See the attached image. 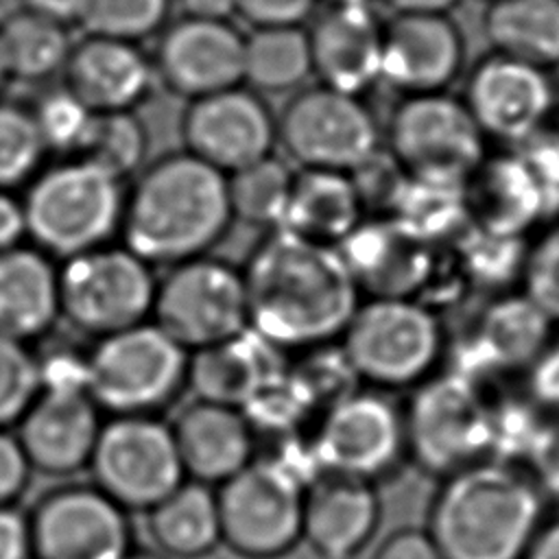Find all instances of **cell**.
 Instances as JSON below:
<instances>
[{"label": "cell", "instance_id": "cell-17", "mask_svg": "<svg viewBox=\"0 0 559 559\" xmlns=\"http://www.w3.org/2000/svg\"><path fill=\"white\" fill-rule=\"evenodd\" d=\"M26 518L33 559H122L133 548L127 511L94 485L50 489Z\"/></svg>", "mask_w": 559, "mask_h": 559}, {"label": "cell", "instance_id": "cell-28", "mask_svg": "<svg viewBox=\"0 0 559 559\" xmlns=\"http://www.w3.org/2000/svg\"><path fill=\"white\" fill-rule=\"evenodd\" d=\"M286 367L282 347L249 325L225 341L194 349L188 386L197 400L240 408L262 382Z\"/></svg>", "mask_w": 559, "mask_h": 559}, {"label": "cell", "instance_id": "cell-11", "mask_svg": "<svg viewBox=\"0 0 559 559\" xmlns=\"http://www.w3.org/2000/svg\"><path fill=\"white\" fill-rule=\"evenodd\" d=\"M306 489L266 459L218 485L221 544L242 559H282L301 542Z\"/></svg>", "mask_w": 559, "mask_h": 559}, {"label": "cell", "instance_id": "cell-50", "mask_svg": "<svg viewBox=\"0 0 559 559\" xmlns=\"http://www.w3.org/2000/svg\"><path fill=\"white\" fill-rule=\"evenodd\" d=\"M515 151L531 166L552 201L559 199V111Z\"/></svg>", "mask_w": 559, "mask_h": 559}, {"label": "cell", "instance_id": "cell-34", "mask_svg": "<svg viewBox=\"0 0 559 559\" xmlns=\"http://www.w3.org/2000/svg\"><path fill=\"white\" fill-rule=\"evenodd\" d=\"M312 76L304 26L251 28L242 46V83L258 94L297 92Z\"/></svg>", "mask_w": 559, "mask_h": 559}, {"label": "cell", "instance_id": "cell-3", "mask_svg": "<svg viewBox=\"0 0 559 559\" xmlns=\"http://www.w3.org/2000/svg\"><path fill=\"white\" fill-rule=\"evenodd\" d=\"M234 216L227 175L190 155L153 159L135 179L122 207L124 247L148 264H179L205 255Z\"/></svg>", "mask_w": 559, "mask_h": 559}, {"label": "cell", "instance_id": "cell-13", "mask_svg": "<svg viewBox=\"0 0 559 559\" xmlns=\"http://www.w3.org/2000/svg\"><path fill=\"white\" fill-rule=\"evenodd\" d=\"M151 317L188 352L225 341L249 328L242 271L207 255L173 264L155 286Z\"/></svg>", "mask_w": 559, "mask_h": 559}, {"label": "cell", "instance_id": "cell-47", "mask_svg": "<svg viewBox=\"0 0 559 559\" xmlns=\"http://www.w3.org/2000/svg\"><path fill=\"white\" fill-rule=\"evenodd\" d=\"M365 216H391L408 181L404 168L384 148V144L349 173Z\"/></svg>", "mask_w": 559, "mask_h": 559}, {"label": "cell", "instance_id": "cell-20", "mask_svg": "<svg viewBox=\"0 0 559 559\" xmlns=\"http://www.w3.org/2000/svg\"><path fill=\"white\" fill-rule=\"evenodd\" d=\"M336 249L360 295L419 299L443 247L417 238L393 216H365Z\"/></svg>", "mask_w": 559, "mask_h": 559}, {"label": "cell", "instance_id": "cell-49", "mask_svg": "<svg viewBox=\"0 0 559 559\" xmlns=\"http://www.w3.org/2000/svg\"><path fill=\"white\" fill-rule=\"evenodd\" d=\"M37 358L39 393H87V354L55 345Z\"/></svg>", "mask_w": 559, "mask_h": 559}, {"label": "cell", "instance_id": "cell-2", "mask_svg": "<svg viewBox=\"0 0 559 559\" xmlns=\"http://www.w3.org/2000/svg\"><path fill=\"white\" fill-rule=\"evenodd\" d=\"M546 520L524 467L483 459L441 478L424 531L445 559H524Z\"/></svg>", "mask_w": 559, "mask_h": 559}, {"label": "cell", "instance_id": "cell-54", "mask_svg": "<svg viewBox=\"0 0 559 559\" xmlns=\"http://www.w3.org/2000/svg\"><path fill=\"white\" fill-rule=\"evenodd\" d=\"M373 559H445L435 542L428 537L424 528H397L389 533L378 550L373 552Z\"/></svg>", "mask_w": 559, "mask_h": 559}, {"label": "cell", "instance_id": "cell-48", "mask_svg": "<svg viewBox=\"0 0 559 559\" xmlns=\"http://www.w3.org/2000/svg\"><path fill=\"white\" fill-rule=\"evenodd\" d=\"M522 467L546 500H559V413H546Z\"/></svg>", "mask_w": 559, "mask_h": 559}, {"label": "cell", "instance_id": "cell-39", "mask_svg": "<svg viewBox=\"0 0 559 559\" xmlns=\"http://www.w3.org/2000/svg\"><path fill=\"white\" fill-rule=\"evenodd\" d=\"M173 7L175 0H85L79 26L90 35L140 44L170 22Z\"/></svg>", "mask_w": 559, "mask_h": 559}, {"label": "cell", "instance_id": "cell-31", "mask_svg": "<svg viewBox=\"0 0 559 559\" xmlns=\"http://www.w3.org/2000/svg\"><path fill=\"white\" fill-rule=\"evenodd\" d=\"M146 528L157 552L168 559H203L221 546L216 491L183 480L146 511Z\"/></svg>", "mask_w": 559, "mask_h": 559}, {"label": "cell", "instance_id": "cell-26", "mask_svg": "<svg viewBox=\"0 0 559 559\" xmlns=\"http://www.w3.org/2000/svg\"><path fill=\"white\" fill-rule=\"evenodd\" d=\"M17 441L33 469L68 476L90 465L98 432V406L87 393H39L22 415Z\"/></svg>", "mask_w": 559, "mask_h": 559}, {"label": "cell", "instance_id": "cell-60", "mask_svg": "<svg viewBox=\"0 0 559 559\" xmlns=\"http://www.w3.org/2000/svg\"><path fill=\"white\" fill-rule=\"evenodd\" d=\"M461 0H384L393 13H413V15H450Z\"/></svg>", "mask_w": 559, "mask_h": 559}, {"label": "cell", "instance_id": "cell-46", "mask_svg": "<svg viewBox=\"0 0 559 559\" xmlns=\"http://www.w3.org/2000/svg\"><path fill=\"white\" fill-rule=\"evenodd\" d=\"M37 395V358L26 343L0 336V430L17 424Z\"/></svg>", "mask_w": 559, "mask_h": 559}, {"label": "cell", "instance_id": "cell-19", "mask_svg": "<svg viewBox=\"0 0 559 559\" xmlns=\"http://www.w3.org/2000/svg\"><path fill=\"white\" fill-rule=\"evenodd\" d=\"M155 37L151 52L155 79L170 94L194 100L242 85L245 35L231 20L181 15Z\"/></svg>", "mask_w": 559, "mask_h": 559}, {"label": "cell", "instance_id": "cell-45", "mask_svg": "<svg viewBox=\"0 0 559 559\" xmlns=\"http://www.w3.org/2000/svg\"><path fill=\"white\" fill-rule=\"evenodd\" d=\"M520 290L559 325V214L531 236Z\"/></svg>", "mask_w": 559, "mask_h": 559}, {"label": "cell", "instance_id": "cell-14", "mask_svg": "<svg viewBox=\"0 0 559 559\" xmlns=\"http://www.w3.org/2000/svg\"><path fill=\"white\" fill-rule=\"evenodd\" d=\"M90 469L94 487L127 513H146L186 480L170 424L153 415H116L103 424Z\"/></svg>", "mask_w": 559, "mask_h": 559}, {"label": "cell", "instance_id": "cell-16", "mask_svg": "<svg viewBox=\"0 0 559 559\" xmlns=\"http://www.w3.org/2000/svg\"><path fill=\"white\" fill-rule=\"evenodd\" d=\"M461 98L489 142L515 148L559 111V76L491 50L467 70Z\"/></svg>", "mask_w": 559, "mask_h": 559}, {"label": "cell", "instance_id": "cell-27", "mask_svg": "<svg viewBox=\"0 0 559 559\" xmlns=\"http://www.w3.org/2000/svg\"><path fill=\"white\" fill-rule=\"evenodd\" d=\"M170 430L188 480L221 485L253 461L255 432L240 408L194 397Z\"/></svg>", "mask_w": 559, "mask_h": 559}, {"label": "cell", "instance_id": "cell-35", "mask_svg": "<svg viewBox=\"0 0 559 559\" xmlns=\"http://www.w3.org/2000/svg\"><path fill=\"white\" fill-rule=\"evenodd\" d=\"M531 238H507L467 227L448 249L469 290L491 297L520 288Z\"/></svg>", "mask_w": 559, "mask_h": 559}, {"label": "cell", "instance_id": "cell-9", "mask_svg": "<svg viewBox=\"0 0 559 559\" xmlns=\"http://www.w3.org/2000/svg\"><path fill=\"white\" fill-rule=\"evenodd\" d=\"M382 144L378 116L362 96L319 83L297 90L277 114V146L299 168L352 173Z\"/></svg>", "mask_w": 559, "mask_h": 559}, {"label": "cell", "instance_id": "cell-56", "mask_svg": "<svg viewBox=\"0 0 559 559\" xmlns=\"http://www.w3.org/2000/svg\"><path fill=\"white\" fill-rule=\"evenodd\" d=\"M26 236L24 205L9 190H0V253L20 247Z\"/></svg>", "mask_w": 559, "mask_h": 559}, {"label": "cell", "instance_id": "cell-30", "mask_svg": "<svg viewBox=\"0 0 559 559\" xmlns=\"http://www.w3.org/2000/svg\"><path fill=\"white\" fill-rule=\"evenodd\" d=\"M365 218L349 173L301 168L295 173L280 229L336 247Z\"/></svg>", "mask_w": 559, "mask_h": 559}, {"label": "cell", "instance_id": "cell-1", "mask_svg": "<svg viewBox=\"0 0 559 559\" xmlns=\"http://www.w3.org/2000/svg\"><path fill=\"white\" fill-rule=\"evenodd\" d=\"M249 325L282 349L341 338L362 301L336 247L273 229L245 271Z\"/></svg>", "mask_w": 559, "mask_h": 559}, {"label": "cell", "instance_id": "cell-33", "mask_svg": "<svg viewBox=\"0 0 559 559\" xmlns=\"http://www.w3.org/2000/svg\"><path fill=\"white\" fill-rule=\"evenodd\" d=\"M72 46L68 26L26 9H15L0 20V57L7 79L46 83L63 74Z\"/></svg>", "mask_w": 559, "mask_h": 559}, {"label": "cell", "instance_id": "cell-62", "mask_svg": "<svg viewBox=\"0 0 559 559\" xmlns=\"http://www.w3.org/2000/svg\"><path fill=\"white\" fill-rule=\"evenodd\" d=\"M9 79H7V72H4V63H2V57H0V90H2V85L7 83Z\"/></svg>", "mask_w": 559, "mask_h": 559}, {"label": "cell", "instance_id": "cell-44", "mask_svg": "<svg viewBox=\"0 0 559 559\" xmlns=\"http://www.w3.org/2000/svg\"><path fill=\"white\" fill-rule=\"evenodd\" d=\"M544 417L546 413L526 393L491 400L489 459L522 467Z\"/></svg>", "mask_w": 559, "mask_h": 559}, {"label": "cell", "instance_id": "cell-10", "mask_svg": "<svg viewBox=\"0 0 559 559\" xmlns=\"http://www.w3.org/2000/svg\"><path fill=\"white\" fill-rule=\"evenodd\" d=\"M148 262L127 247H96L66 260L59 271V317L92 336L148 321L155 299Z\"/></svg>", "mask_w": 559, "mask_h": 559}, {"label": "cell", "instance_id": "cell-24", "mask_svg": "<svg viewBox=\"0 0 559 559\" xmlns=\"http://www.w3.org/2000/svg\"><path fill=\"white\" fill-rule=\"evenodd\" d=\"M155 83L151 55L140 44L103 35L74 41L63 68V85L94 114L135 111Z\"/></svg>", "mask_w": 559, "mask_h": 559}, {"label": "cell", "instance_id": "cell-43", "mask_svg": "<svg viewBox=\"0 0 559 559\" xmlns=\"http://www.w3.org/2000/svg\"><path fill=\"white\" fill-rule=\"evenodd\" d=\"M46 146L31 107L0 100V190L31 179L44 159Z\"/></svg>", "mask_w": 559, "mask_h": 559}, {"label": "cell", "instance_id": "cell-29", "mask_svg": "<svg viewBox=\"0 0 559 559\" xmlns=\"http://www.w3.org/2000/svg\"><path fill=\"white\" fill-rule=\"evenodd\" d=\"M59 319V271L37 249L0 253V336L26 343Z\"/></svg>", "mask_w": 559, "mask_h": 559}, {"label": "cell", "instance_id": "cell-38", "mask_svg": "<svg viewBox=\"0 0 559 559\" xmlns=\"http://www.w3.org/2000/svg\"><path fill=\"white\" fill-rule=\"evenodd\" d=\"M148 131L135 111L96 114L85 146L76 157H83L116 179L133 175L146 159Z\"/></svg>", "mask_w": 559, "mask_h": 559}, {"label": "cell", "instance_id": "cell-63", "mask_svg": "<svg viewBox=\"0 0 559 559\" xmlns=\"http://www.w3.org/2000/svg\"><path fill=\"white\" fill-rule=\"evenodd\" d=\"M330 2H362V4H373V0H330Z\"/></svg>", "mask_w": 559, "mask_h": 559}, {"label": "cell", "instance_id": "cell-32", "mask_svg": "<svg viewBox=\"0 0 559 559\" xmlns=\"http://www.w3.org/2000/svg\"><path fill=\"white\" fill-rule=\"evenodd\" d=\"M493 52L542 68H559V0H496L483 13Z\"/></svg>", "mask_w": 559, "mask_h": 559}, {"label": "cell", "instance_id": "cell-22", "mask_svg": "<svg viewBox=\"0 0 559 559\" xmlns=\"http://www.w3.org/2000/svg\"><path fill=\"white\" fill-rule=\"evenodd\" d=\"M306 35L319 85L362 98L380 85L384 20L373 4L328 2Z\"/></svg>", "mask_w": 559, "mask_h": 559}, {"label": "cell", "instance_id": "cell-15", "mask_svg": "<svg viewBox=\"0 0 559 559\" xmlns=\"http://www.w3.org/2000/svg\"><path fill=\"white\" fill-rule=\"evenodd\" d=\"M555 328L524 290L493 295L459 336H448L441 369L487 389L498 378L524 373L555 338Z\"/></svg>", "mask_w": 559, "mask_h": 559}, {"label": "cell", "instance_id": "cell-53", "mask_svg": "<svg viewBox=\"0 0 559 559\" xmlns=\"http://www.w3.org/2000/svg\"><path fill=\"white\" fill-rule=\"evenodd\" d=\"M31 463L17 437L0 430V507L13 504L31 483Z\"/></svg>", "mask_w": 559, "mask_h": 559}, {"label": "cell", "instance_id": "cell-59", "mask_svg": "<svg viewBox=\"0 0 559 559\" xmlns=\"http://www.w3.org/2000/svg\"><path fill=\"white\" fill-rule=\"evenodd\" d=\"M524 559H559V518H548Z\"/></svg>", "mask_w": 559, "mask_h": 559}, {"label": "cell", "instance_id": "cell-23", "mask_svg": "<svg viewBox=\"0 0 559 559\" xmlns=\"http://www.w3.org/2000/svg\"><path fill=\"white\" fill-rule=\"evenodd\" d=\"M463 190L469 225L485 234L531 238L555 216L552 197L515 148L489 151Z\"/></svg>", "mask_w": 559, "mask_h": 559}, {"label": "cell", "instance_id": "cell-4", "mask_svg": "<svg viewBox=\"0 0 559 559\" xmlns=\"http://www.w3.org/2000/svg\"><path fill=\"white\" fill-rule=\"evenodd\" d=\"M362 386L415 389L443 365L448 330L439 310L411 297H367L341 334Z\"/></svg>", "mask_w": 559, "mask_h": 559}, {"label": "cell", "instance_id": "cell-41", "mask_svg": "<svg viewBox=\"0 0 559 559\" xmlns=\"http://www.w3.org/2000/svg\"><path fill=\"white\" fill-rule=\"evenodd\" d=\"M288 371L308 397L314 413H323L325 408L362 386L341 343L308 347L306 354L293 367H288Z\"/></svg>", "mask_w": 559, "mask_h": 559}, {"label": "cell", "instance_id": "cell-64", "mask_svg": "<svg viewBox=\"0 0 559 559\" xmlns=\"http://www.w3.org/2000/svg\"><path fill=\"white\" fill-rule=\"evenodd\" d=\"M483 2H485V4H489V2H496V0H483Z\"/></svg>", "mask_w": 559, "mask_h": 559}, {"label": "cell", "instance_id": "cell-25", "mask_svg": "<svg viewBox=\"0 0 559 559\" xmlns=\"http://www.w3.org/2000/svg\"><path fill=\"white\" fill-rule=\"evenodd\" d=\"M382 502L373 483L323 474L304 496L301 542L319 559H356L376 537Z\"/></svg>", "mask_w": 559, "mask_h": 559}, {"label": "cell", "instance_id": "cell-42", "mask_svg": "<svg viewBox=\"0 0 559 559\" xmlns=\"http://www.w3.org/2000/svg\"><path fill=\"white\" fill-rule=\"evenodd\" d=\"M46 151L79 155L96 114L63 83L46 90L31 107Z\"/></svg>", "mask_w": 559, "mask_h": 559}, {"label": "cell", "instance_id": "cell-5", "mask_svg": "<svg viewBox=\"0 0 559 559\" xmlns=\"http://www.w3.org/2000/svg\"><path fill=\"white\" fill-rule=\"evenodd\" d=\"M22 205L35 245L68 260L107 245L122 223L124 197L120 179L72 157L33 177Z\"/></svg>", "mask_w": 559, "mask_h": 559}, {"label": "cell", "instance_id": "cell-7", "mask_svg": "<svg viewBox=\"0 0 559 559\" xmlns=\"http://www.w3.org/2000/svg\"><path fill=\"white\" fill-rule=\"evenodd\" d=\"M190 352L155 321L98 338L87 354V395L116 415H153L188 386Z\"/></svg>", "mask_w": 559, "mask_h": 559}, {"label": "cell", "instance_id": "cell-36", "mask_svg": "<svg viewBox=\"0 0 559 559\" xmlns=\"http://www.w3.org/2000/svg\"><path fill=\"white\" fill-rule=\"evenodd\" d=\"M391 216L432 247H450L469 227L463 186L411 177Z\"/></svg>", "mask_w": 559, "mask_h": 559}, {"label": "cell", "instance_id": "cell-52", "mask_svg": "<svg viewBox=\"0 0 559 559\" xmlns=\"http://www.w3.org/2000/svg\"><path fill=\"white\" fill-rule=\"evenodd\" d=\"M526 395L544 411L559 413V336L539 352L524 371Z\"/></svg>", "mask_w": 559, "mask_h": 559}, {"label": "cell", "instance_id": "cell-55", "mask_svg": "<svg viewBox=\"0 0 559 559\" xmlns=\"http://www.w3.org/2000/svg\"><path fill=\"white\" fill-rule=\"evenodd\" d=\"M0 559H33L28 518L15 507H0Z\"/></svg>", "mask_w": 559, "mask_h": 559}, {"label": "cell", "instance_id": "cell-21", "mask_svg": "<svg viewBox=\"0 0 559 559\" xmlns=\"http://www.w3.org/2000/svg\"><path fill=\"white\" fill-rule=\"evenodd\" d=\"M465 59V37L450 15L393 13L384 20L380 83L400 98L450 92Z\"/></svg>", "mask_w": 559, "mask_h": 559}, {"label": "cell", "instance_id": "cell-18", "mask_svg": "<svg viewBox=\"0 0 559 559\" xmlns=\"http://www.w3.org/2000/svg\"><path fill=\"white\" fill-rule=\"evenodd\" d=\"M179 131L183 151L225 175L273 155L277 146V116L247 85L188 100Z\"/></svg>", "mask_w": 559, "mask_h": 559}, {"label": "cell", "instance_id": "cell-61", "mask_svg": "<svg viewBox=\"0 0 559 559\" xmlns=\"http://www.w3.org/2000/svg\"><path fill=\"white\" fill-rule=\"evenodd\" d=\"M122 559H168L157 550H146V548H131Z\"/></svg>", "mask_w": 559, "mask_h": 559}, {"label": "cell", "instance_id": "cell-12", "mask_svg": "<svg viewBox=\"0 0 559 559\" xmlns=\"http://www.w3.org/2000/svg\"><path fill=\"white\" fill-rule=\"evenodd\" d=\"M310 435L323 474L378 485L408 461L404 411L391 393L371 386H358L325 408Z\"/></svg>", "mask_w": 559, "mask_h": 559}, {"label": "cell", "instance_id": "cell-58", "mask_svg": "<svg viewBox=\"0 0 559 559\" xmlns=\"http://www.w3.org/2000/svg\"><path fill=\"white\" fill-rule=\"evenodd\" d=\"M181 15L201 20H231L236 15V0H175Z\"/></svg>", "mask_w": 559, "mask_h": 559}, {"label": "cell", "instance_id": "cell-51", "mask_svg": "<svg viewBox=\"0 0 559 559\" xmlns=\"http://www.w3.org/2000/svg\"><path fill=\"white\" fill-rule=\"evenodd\" d=\"M319 0H236V15L251 28L304 26L319 11Z\"/></svg>", "mask_w": 559, "mask_h": 559}, {"label": "cell", "instance_id": "cell-37", "mask_svg": "<svg viewBox=\"0 0 559 559\" xmlns=\"http://www.w3.org/2000/svg\"><path fill=\"white\" fill-rule=\"evenodd\" d=\"M295 170L275 155L262 157L227 175L231 216L266 229H280L290 197Z\"/></svg>", "mask_w": 559, "mask_h": 559}, {"label": "cell", "instance_id": "cell-6", "mask_svg": "<svg viewBox=\"0 0 559 559\" xmlns=\"http://www.w3.org/2000/svg\"><path fill=\"white\" fill-rule=\"evenodd\" d=\"M402 411L406 456L424 474L441 480L489 459L491 397L485 386L439 369L411 389Z\"/></svg>", "mask_w": 559, "mask_h": 559}, {"label": "cell", "instance_id": "cell-57", "mask_svg": "<svg viewBox=\"0 0 559 559\" xmlns=\"http://www.w3.org/2000/svg\"><path fill=\"white\" fill-rule=\"evenodd\" d=\"M83 7L85 0H20V9H26L68 28L81 22Z\"/></svg>", "mask_w": 559, "mask_h": 559}, {"label": "cell", "instance_id": "cell-8", "mask_svg": "<svg viewBox=\"0 0 559 559\" xmlns=\"http://www.w3.org/2000/svg\"><path fill=\"white\" fill-rule=\"evenodd\" d=\"M382 140L411 179L432 183L465 186L489 155V140L452 92L402 96Z\"/></svg>", "mask_w": 559, "mask_h": 559}, {"label": "cell", "instance_id": "cell-40", "mask_svg": "<svg viewBox=\"0 0 559 559\" xmlns=\"http://www.w3.org/2000/svg\"><path fill=\"white\" fill-rule=\"evenodd\" d=\"M240 413L253 432L280 437L301 430L314 411L286 367L284 371L262 382L240 406Z\"/></svg>", "mask_w": 559, "mask_h": 559}]
</instances>
